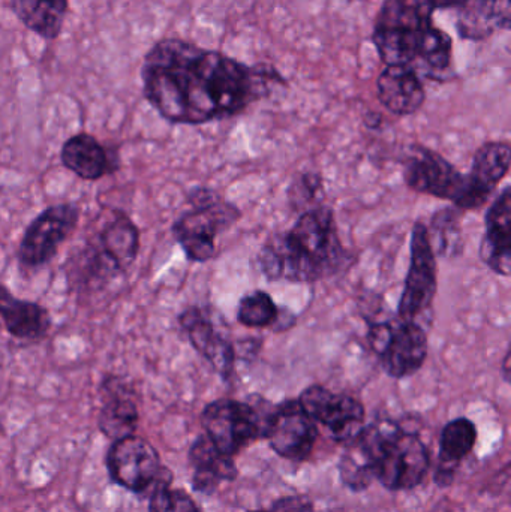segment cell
<instances>
[{
	"mask_svg": "<svg viewBox=\"0 0 511 512\" xmlns=\"http://www.w3.org/2000/svg\"><path fill=\"white\" fill-rule=\"evenodd\" d=\"M146 101L176 125H204L236 116L284 78L273 66H248L180 38L156 42L141 65Z\"/></svg>",
	"mask_w": 511,
	"mask_h": 512,
	"instance_id": "cell-1",
	"label": "cell"
},
{
	"mask_svg": "<svg viewBox=\"0 0 511 512\" xmlns=\"http://www.w3.org/2000/svg\"><path fill=\"white\" fill-rule=\"evenodd\" d=\"M429 0H384L372 42L384 65L410 66L429 80L455 77L453 39L434 24Z\"/></svg>",
	"mask_w": 511,
	"mask_h": 512,
	"instance_id": "cell-2",
	"label": "cell"
},
{
	"mask_svg": "<svg viewBox=\"0 0 511 512\" xmlns=\"http://www.w3.org/2000/svg\"><path fill=\"white\" fill-rule=\"evenodd\" d=\"M258 261L270 280L317 282L347 267L351 256L339 239L332 210L315 206L305 210L291 230L273 236Z\"/></svg>",
	"mask_w": 511,
	"mask_h": 512,
	"instance_id": "cell-3",
	"label": "cell"
},
{
	"mask_svg": "<svg viewBox=\"0 0 511 512\" xmlns=\"http://www.w3.org/2000/svg\"><path fill=\"white\" fill-rule=\"evenodd\" d=\"M354 441L371 459L375 480L387 490L414 489L428 474L429 451L425 442L395 421H375L363 427Z\"/></svg>",
	"mask_w": 511,
	"mask_h": 512,
	"instance_id": "cell-4",
	"label": "cell"
},
{
	"mask_svg": "<svg viewBox=\"0 0 511 512\" xmlns=\"http://www.w3.org/2000/svg\"><path fill=\"white\" fill-rule=\"evenodd\" d=\"M189 201L192 209L174 222L173 236L189 261L206 262L215 255L216 237L239 221L240 212L209 189H195Z\"/></svg>",
	"mask_w": 511,
	"mask_h": 512,
	"instance_id": "cell-5",
	"label": "cell"
},
{
	"mask_svg": "<svg viewBox=\"0 0 511 512\" xmlns=\"http://www.w3.org/2000/svg\"><path fill=\"white\" fill-rule=\"evenodd\" d=\"M257 403L219 399L209 403L201 414V424L213 445L227 456L236 457L246 447L264 438L272 411L264 412Z\"/></svg>",
	"mask_w": 511,
	"mask_h": 512,
	"instance_id": "cell-6",
	"label": "cell"
},
{
	"mask_svg": "<svg viewBox=\"0 0 511 512\" xmlns=\"http://www.w3.org/2000/svg\"><path fill=\"white\" fill-rule=\"evenodd\" d=\"M368 343L390 378L402 379L419 372L428 357V336L416 321L396 318L371 324Z\"/></svg>",
	"mask_w": 511,
	"mask_h": 512,
	"instance_id": "cell-7",
	"label": "cell"
},
{
	"mask_svg": "<svg viewBox=\"0 0 511 512\" xmlns=\"http://www.w3.org/2000/svg\"><path fill=\"white\" fill-rule=\"evenodd\" d=\"M107 466L114 483L138 495L150 496L156 487L171 484V472L162 466L158 451L140 436L114 441Z\"/></svg>",
	"mask_w": 511,
	"mask_h": 512,
	"instance_id": "cell-8",
	"label": "cell"
},
{
	"mask_svg": "<svg viewBox=\"0 0 511 512\" xmlns=\"http://www.w3.org/2000/svg\"><path fill=\"white\" fill-rule=\"evenodd\" d=\"M78 221L80 209L74 204H56L39 213L24 231L18 246L21 267L33 270L50 262L72 236Z\"/></svg>",
	"mask_w": 511,
	"mask_h": 512,
	"instance_id": "cell-9",
	"label": "cell"
},
{
	"mask_svg": "<svg viewBox=\"0 0 511 512\" xmlns=\"http://www.w3.org/2000/svg\"><path fill=\"white\" fill-rule=\"evenodd\" d=\"M437 288V256L429 242L428 227L417 222L411 234L410 268L399 301V318L419 322L431 310Z\"/></svg>",
	"mask_w": 511,
	"mask_h": 512,
	"instance_id": "cell-10",
	"label": "cell"
},
{
	"mask_svg": "<svg viewBox=\"0 0 511 512\" xmlns=\"http://www.w3.org/2000/svg\"><path fill=\"white\" fill-rule=\"evenodd\" d=\"M297 402L317 424L326 427L335 441L350 444L365 427V408L347 394H336L321 385H312Z\"/></svg>",
	"mask_w": 511,
	"mask_h": 512,
	"instance_id": "cell-11",
	"label": "cell"
},
{
	"mask_svg": "<svg viewBox=\"0 0 511 512\" xmlns=\"http://www.w3.org/2000/svg\"><path fill=\"white\" fill-rule=\"evenodd\" d=\"M264 438L278 456L302 462L317 444L318 426L297 400H288L273 409Z\"/></svg>",
	"mask_w": 511,
	"mask_h": 512,
	"instance_id": "cell-12",
	"label": "cell"
},
{
	"mask_svg": "<svg viewBox=\"0 0 511 512\" xmlns=\"http://www.w3.org/2000/svg\"><path fill=\"white\" fill-rule=\"evenodd\" d=\"M404 179L413 191L443 200L458 201L465 185L462 176L440 153L414 147L405 161Z\"/></svg>",
	"mask_w": 511,
	"mask_h": 512,
	"instance_id": "cell-13",
	"label": "cell"
},
{
	"mask_svg": "<svg viewBox=\"0 0 511 512\" xmlns=\"http://www.w3.org/2000/svg\"><path fill=\"white\" fill-rule=\"evenodd\" d=\"M179 324L195 351L206 358L222 378H230L236 363V349L227 337L216 330L207 310L198 306L188 307L180 313Z\"/></svg>",
	"mask_w": 511,
	"mask_h": 512,
	"instance_id": "cell-14",
	"label": "cell"
},
{
	"mask_svg": "<svg viewBox=\"0 0 511 512\" xmlns=\"http://www.w3.org/2000/svg\"><path fill=\"white\" fill-rule=\"evenodd\" d=\"M99 430L111 441L135 435L140 421L134 388L119 376H107L101 385Z\"/></svg>",
	"mask_w": 511,
	"mask_h": 512,
	"instance_id": "cell-15",
	"label": "cell"
},
{
	"mask_svg": "<svg viewBox=\"0 0 511 512\" xmlns=\"http://www.w3.org/2000/svg\"><path fill=\"white\" fill-rule=\"evenodd\" d=\"M480 258L500 276L511 271V189L506 186L486 213V230Z\"/></svg>",
	"mask_w": 511,
	"mask_h": 512,
	"instance_id": "cell-16",
	"label": "cell"
},
{
	"mask_svg": "<svg viewBox=\"0 0 511 512\" xmlns=\"http://www.w3.org/2000/svg\"><path fill=\"white\" fill-rule=\"evenodd\" d=\"M99 219L101 221H99L98 231L92 239L125 274L140 252V231L122 210H105Z\"/></svg>",
	"mask_w": 511,
	"mask_h": 512,
	"instance_id": "cell-17",
	"label": "cell"
},
{
	"mask_svg": "<svg viewBox=\"0 0 511 512\" xmlns=\"http://www.w3.org/2000/svg\"><path fill=\"white\" fill-rule=\"evenodd\" d=\"M377 93L383 107L396 116H411L425 104L422 78L410 66L387 65L377 80Z\"/></svg>",
	"mask_w": 511,
	"mask_h": 512,
	"instance_id": "cell-18",
	"label": "cell"
},
{
	"mask_svg": "<svg viewBox=\"0 0 511 512\" xmlns=\"http://www.w3.org/2000/svg\"><path fill=\"white\" fill-rule=\"evenodd\" d=\"M63 167L80 179L93 182L113 174L119 168L116 152L102 146L93 135L81 132L72 135L60 150Z\"/></svg>",
	"mask_w": 511,
	"mask_h": 512,
	"instance_id": "cell-19",
	"label": "cell"
},
{
	"mask_svg": "<svg viewBox=\"0 0 511 512\" xmlns=\"http://www.w3.org/2000/svg\"><path fill=\"white\" fill-rule=\"evenodd\" d=\"M194 475L192 487L195 492L212 495L225 481H234L237 477L234 457L219 451L206 435L200 436L189 451Z\"/></svg>",
	"mask_w": 511,
	"mask_h": 512,
	"instance_id": "cell-20",
	"label": "cell"
},
{
	"mask_svg": "<svg viewBox=\"0 0 511 512\" xmlns=\"http://www.w3.org/2000/svg\"><path fill=\"white\" fill-rule=\"evenodd\" d=\"M0 318L6 331L18 340H39L51 327L50 313L35 301L21 300L0 285Z\"/></svg>",
	"mask_w": 511,
	"mask_h": 512,
	"instance_id": "cell-21",
	"label": "cell"
},
{
	"mask_svg": "<svg viewBox=\"0 0 511 512\" xmlns=\"http://www.w3.org/2000/svg\"><path fill=\"white\" fill-rule=\"evenodd\" d=\"M461 9L456 23L461 38L483 41L495 30L510 29V0H471Z\"/></svg>",
	"mask_w": 511,
	"mask_h": 512,
	"instance_id": "cell-22",
	"label": "cell"
},
{
	"mask_svg": "<svg viewBox=\"0 0 511 512\" xmlns=\"http://www.w3.org/2000/svg\"><path fill=\"white\" fill-rule=\"evenodd\" d=\"M11 9L30 32L53 41L62 32L69 0H11Z\"/></svg>",
	"mask_w": 511,
	"mask_h": 512,
	"instance_id": "cell-23",
	"label": "cell"
},
{
	"mask_svg": "<svg viewBox=\"0 0 511 512\" xmlns=\"http://www.w3.org/2000/svg\"><path fill=\"white\" fill-rule=\"evenodd\" d=\"M511 150L504 141H491L483 144L474 155L470 177L485 188L495 191L498 183L510 170Z\"/></svg>",
	"mask_w": 511,
	"mask_h": 512,
	"instance_id": "cell-24",
	"label": "cell"
},
{
	"mask_svg": "<svg viewBox=\"0 0 511 512\" xmlns=\"http://www.w3.org/2000/svg\"><path fill=\"white\" fill-rule=\"evenodd\" d=\"M477 427L468 418L450 421L440 436V463L458 468L459 463L474 450Z\"/></svg>",
	"mask_w": 511,
	"mask_h": 512,
	"instance_id": "cell-25",
	"label": "cell"
},
{
	"mask_svg": "<svg viewBox=\"0 0 511 512\" xmlns=\"http://www.w3.org/2000/svg\"><path fill=\"white\" fill-rule=\"evenodd\" d=\"M428 236L435 256L450 258L461 254L462 233L458 210L447 209L435 213Z\"/></svg>",
	"mask_w": 511,
	"mask_h": 512,
	"instance_id": "cell-26",
	"label": "cell"
},
{
	"mask_svg": "<svg viewBox=\"0 0 511 512\" xmlns=\"http://www.w3.org/2000/svg\"><path fill=\"white\" fill-rule=\"evenodd\" d=\"M339 475H341L342 483L353 492H363L374 483V468H372L371 459L356 444V441L347 444V450L342 454L341 462H339Z\"/></svg>",
	"mask_w": 511,
	"mask_h": 512,
	"instance_id": "cell-27",
	"label": "cell"
},
{
	"mask_svg": "<svg viewBox=\"0 0 511 512\" xmlns=\"http://www.w3.org/2000/svg\"><path fill=\"white\" fill-rule=\"evenodd\" d=\"M279 309L267 292L254 291L246 294L237 307V321L248 328L272 327Z\"/></svg>",
	"mask_w": 511,
	"mask_h": 512,
	"instance_id": "cell-28",
	"label": "cell"
},
{
	"mask_svg": "<svg viewBox=\"0 0 511 512\" xmlns=\"http://www.w3.org/2000/svg\"><path fill=\"white\" fill-rule=\"evenodd\" d=\"M171 484L156 487L149 496V512H201L197 502L185 490L171 489Z\"/></svg>",
	"mask_w": 511,
	"mask_h": 512,
	"instance_id": "cell-29",
	"label": "cell"
},
{
	"mask_svg": "<svg viewBox=\"0 0 511 512\" xmlns=\"http://www.w3.org/2000/svg\"><path fill=\"white\" fill-rule=\"evenodd\" d=\"M272 512H312V504L308 498L290 496L276 501Z\"/></svg>",
	"mask_w": 511,
	"mask_h": 512,
	"instance_id": "cell-30",
	"label": "cell"
},
{
	"mask_svg": "<svg viewBox=\"0 0 511 512\" xmlns=\"http://www.w3.org/2000/svg\"><path fill=\"white\" fill-rule=\"evenodd\" d=\"M435 9L462 8L471 0H429Z\"/></svg>",
	"mask_w": 511,
	"mask_h": 512,
	"instance_id": "cell-31",
	"label": "cell"
},
{
	"mask_svg": "<svg viewBox=\"0 0 511 512\" xmlns=\"http://www.w3.org/2000/svg\"><path fill=\"white\" fill-rule=\"evenodd\" d=\"M510 352H507L506 358H504V378L509 379L510 373Z\"/></svg>",
	"mask_w": 511,
	"mask_h": 512,
	"instance_id": "cell-32",
	"label": "cell"
},
{
	"mask_svg": "<svg viewBox=\"0 0 511 512\" xmlns=\"http://www.w3.org/2000/svg\"><path fill=\"white\" fill-rule=\"evenodd\" d=\"M251 512H269V511H251ZM272 512V511H270Z\"/></svg>",
	"mask_w": 511,
	"mask_h": 512,
	"instance_id": "cell-33",
	"label": "cell"
}]
</instances>
